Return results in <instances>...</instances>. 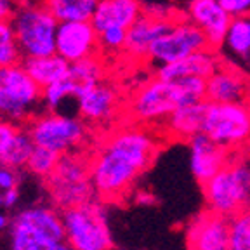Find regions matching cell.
<instances>
[{
    "mask_svg": "<svg viewBox=\"0 0 250 250\" xmlns=\"http://www.w3.org/2000/svg\"><path fill=\"white\" fill-rule=\"evenodd\" d=\"M158 129L130 122L106 134L90 156V177L96 196L103 202H118L129 195L162 149Z\"/></svg>",
    "mask_w": 250,
    "mask_h": 250,
    "instance_id": "cell-1",
    "label": "cell"
},
{
    "mask_svg": "<svg viewBox=\"0 0 250 250\" xmlns=\"http://www.w3.org/2000/svg\"><path fill=\"white\" fill-rule=\"evenodd\" d=\"M9 21L23 59L56 54V33L59 21L43 5V2L21 0Z\"/></svg>",
    "mask_w": 250,
    "mask_h": 250,
    "instance_id": "cell-2",
    "label": "cell"
},
{
    "mask_svg": "<svg viewBox=\"0 0 250 250\" xmlns=\"http://www.w3.org/2000/svg\"><path fill=\"white\" fill-rule=\"evenodd\" d=\"M45 184L52 203L61 212L96 198L90 158L82 149L62 153L54 170L45 177Z\"/></svg>",
    "mask_w": 250,
    "mask_h": 250,
    "instance_id": "cell-3",
    "label": "cell"
},
{
    "mask_svg": "<svg viewBox=\"0 0 250 250\" xmlns=\"http://www.w3.org/2000/svg\"><path fill=\"white\" fill-rule=\"evenodd\" d=\"M207 208L226 217L247 210L250 203V162L233 155L217 174L202 184Z\"/></svg>",
    "mask_w": 250,
    "mask_h": 250,
    "instance_id": "cell-4",
    "label": "cell"
},
{
    "mask_svg": "<svg viewBox=\"0 0 250 250\" xmlns=\"http://www.w3.org/2000/svg\"><path fill=\"white\" fill-rule=\"evenodd\" d=\"M11 250H58L64 240L62 214L47 205L20 210L9 224Z\"/></svg>",
    "mask_w": 250,
    "mask_h": 250,
    "instance_id": "cell-5",
    "label": "cell"
},
{
    "mask_svg": "<svg viewBox=\"0 0 250 250\" xmlns=\"http://www.w3.org/2000/svg\"><path fill=\"white\" fill-rule=\"evenodd\" d=\"M42 87L31 78L23 61L0 66V118L26 125L43 111Z\"/></svg>",
    "mask_w": 250,
    "mask_h": 250,
    "instance_id": "cell-6",
    "label": "cell"
},
{
    "mask_svg": "<svg viewBox=\"0 0 250 250\" xmlns=\"http://www.w3.org/2000/svg\"><path fill=\"white\" fill-rule=\"evenodd\" d=\"M64 240L73 250H111L108 208L98 196L89 202L62 210Z\"/></svg>",
    "mask_w": 250,
    "mask_h": 250,
    "instance_id": "cell-7",
    "label": "cell"
},
{
    "mask_svg": "<svg viewBox=\"0 0 250 250\" xmlns=\"http://www.w3.org/2000/svg\"><path fill=\"white\" fill-rule=\"evenodd\" d=\"M183 106L179 83L153 77L139 83L125 101V113L134 124L162 129L170 113Z\"/></svg>",
    "mask_w": 250,
    "mask_h": 250,
    "instance_id": "cell-8",
    "label": "cell"
},
{
    "mask_svg": "<svg viewBox=\"0 0 250 250\" xmlns=\"http://www.w3.org/2000/svg\"><path fill=\"white\" fill-rule=\"evenodd\" d=\"M28 134L37 146L54 149L58 153L82 149L89 139V125L80 117L54 111H40L26 125Z\"/></svg>",
    "mask_w": 250,
    "mask_h": 250,
    "instance_id": "cell-9",
    "label": "cell"
},
{
    "mask_svg": "<svg viewBox=\"0 0 250 250\" xmlns=\"http://www.w3.org/2000/svg\"><path fill=\"white\" fill-rule=\"evenodd\" d=\"M203 134L231 151L245 148L250 143V106L207 101Z\"/></svg>",
    "mask_w": 250,
    "mask_h": 250,
    "instance_id": "cell-10",
    "label": "cell"
},
{
    "mask_svg": "<svg viewBox=\"0 0 250 250\" xmlns=\"http://www.w3.org/2000/svg\"><path fill=\"white\" fill-rule=\"evenodd\" d=\"M208 49V40L195 23L188 20H176L170 30L151 45L146 61L153 66L179 61L193 52Z\"/></svg>",
    "mask_w": 250,
    "mask_h": 250,
    "instance_id": "cell-11",
    "label": "cell"
},
{
    "mask_svg": "<svg viewBox=\"0 0 250 250\" xmlns=\"http://www.w3.org/2000/svg\"><path fill=\"white\" fill-rule=\"evenodd\" d=\"M125 109L122 94L115 83L103 78L83 90L77 99V115L89 127H108Z\"/></svg>",
    "mask_w": 250,
    "mask_h": 250,
    "instance_id": "cell-12",
    "label": "cell"
},
{
    "mask_svg": "<svg viewBox=\"0 0 250 250\" xmlns=\"http://www.w3.org/2000/svg\"><path fill=\"white\" fill-rule=\"evenodd\" d=\"M56 54L68 62L101 54L99 37L90 21H62L56 33Z\"/></svg>",
    "mask_w": 250,
    "mask_h": 250,
    "instance_id": "cell-13",
    "label": "cell"
},
{
    "mask_svg": "<svg viewBox=\"0 0 250 250\" xmlns=\"http://www.w3.org/2000/svg\"><path fill=\"white\" fill-rule=\"evenodd\" d=\"M177 18L168 14V11H145L127 30L125 52L132 59H146L151 45L165 35Z\"/></svg>",
    "mask_w": 250,
    "mask_h": 250,
    "instance_id": "cell-14",
    "label": "cell"
},
{
    "mask_svg": "<svg viewBox=\"0 0 250 250\" xmlns=\"http://www.w3.org/2000/svg\"><path fill=\"white\" fill-rule=\"evenodd\" d=\"M186 245L188 250H229V217L203 210L188 228Z\"/></svg>",
    "mask_w": 250,
    "mask_h": 250,
    "instance_id": "cell-15",
    "label": "cell"
},
{
    "mask_svg": "<svg viewBox=\"0 0 250 250\" xmlns=\"http://www.w3.org/2000/svg\"><path fill=\"white\" fill-rule=\"evenodd\" d=\"M188 148H189V168L193 177L200 184L217 174L234 155V151L221 146L203 132L196 134L188 141Z\"/></svg>",
    "mask_w": 250,
    "mask_h": 250,
    "instance_id": "cell-16",
    "label": "cell"
},
{
    "mask_svg": "<svg viewBox=\"0 0 250 250\" xmlns=\"http://www.w3.org/2000/svg\"><path fill=\"white\" fill-rule=\"evenodd\" d=\"M215 51L221 64L250 75V16L231 20L226 35Z\"/></svg>",
    "mask_w": 250,
    "mask_h": 250,
    "instance_id": "cell-17",
    "label": "cell"
},
{
    "mask_svg": "<svg viewBox=\"0 0 250 250\" xmlns=\"http://www.w3.org/2000/svg\"><path fill=\"white\" fill-rule=\"evenodd\" d=\"M186 18L203 31L210 49H217L221 45L233 20L217 0H189Z\"/></svg>",
    "mask_w": 250,
    "mask_h": 250,
    "instance_id": "cell-18",
    "label": "cell"
},
{
    "mask_svg": "<svg viewBox=\"0 0 250 250\" xmlns=\"http://www.w3.org/2000/svg\"><path fill=\"white\" fill-rule=\"evenodd\" d=\"M221 66V58H219L215 49H203V51L193 52L188 58L179 59V61L167 62L155 68V77L162 80H179L186 77H200L207 80L217 68Z\"/></svg>",
    "mask_w": 250,
    "mask_h": 250,
    "instance_id": "cell-19",
    "label": "cell"
},
{
    "mask_svg": "<svg viewBox=\"0 0 250 250\" xmlns=\"http://www.w3.org/2000/svg\"><path fill=\"white\" fill-rule=\"evenodd\" d=\"M249 96L247 75L221 64L207 78V101L210 103H245Z\"/></svg>",
    "mask_w": 250,
    "mask_h": 250,
    "instance_id": "cell-20",
    "label": "cell"
},
{
    "mask_svg": "<svg viewBox=\"0 0 250 250\" xmlns=\"http://www.w3.org/2000/svg\"><path fill=\"white\" fill-rule=\"evenodd\" d=\"M145 12L141 0H99L98 7L94 11L90 23L98 33L108 28H124L129 26Z\"/></svg>",
    "mask_w": 250,
    "mask_h": 250,
    "instance_id": "cell-21",
    "label": "cell"
},
{
    "mask_svg": "<svg viewBox=\"0 0 250 250\" xmlns=\"http://www.w3.org/2000/svg\"><path fill=\"white\" fill-rule=\"evenodd\" d=\"M205 109H207V101L179 106L165 120L160 132H164V136L168 139L186 141L188 143L193 136L203 132Z\"/></svg>",
    "mask_w": 250,
    "mask_h": 250,
    "instance_id": "cell-22",
    "label": "cell"
},
{
    "mask_svg": "<svg viewBox=\"0 0 250 250\" xmlns=\"http://www.w3.org/2000/svg\"><path fill=\"white\" fill-rule=\"evenodd\" d=\"M23 64L28 73L31 75V78H33L42 89H45V87H49L51 83L58 82V80L66 77L68 68H70V62L58 54L23 59Z\"/></svg>",
    "mask_w": 250,
    "mask_h": 250,
    "instance_id": "cell-23",
    "label": "cell"
},
{
    "mask_svg": "<svg viewBox=\"0 0 250 250\" xmlns=\"http://www.w3.org/2000/svg\"><path fill=\"white\" fill-rule=\"evenodd\" d=\"M104 77H106V64L99 54L92 56V58L82 59V61L71 62L66 73V78L70 80V83L75 89V94H77V99L83 90L89 89L94 83L101 82Z\"/></svg>",
    "mask_w": 250,
    "mask_h": 250,
    "instance_id": "cell-24",
    "label": "cell"
},
{
    "mask_svg": "<svg viewBox=\"0 0 250 250\" xmlns=\"http://www.w3.org/2000/svg\"><path fill=\"white\" fill-rule=\"evenodd\" d=\"M59 23L62 21H90L99 0H42Z\"/></svg>",
    "mask_w": 250,
    "mask_h": 250,
    "instance_id": "cell-25",
    "label": "cell"
},
{
    "mask_svg": "<svg viewBox=\"0 0 250 250\" xmlns=\"http://www.w3.org/2000/svg\"><path fill=\"white\" fill-rule=\"evenodd\" d=\"M33 148H35V143H33L31 136L28 134L26 127L21 125L20 129H18V132H16L14 139L11 141L7 151L2 156V162H0V164L9 165V167L20 170V168L26 167V162H28V158H30Z\"/></svg>",
    "mask_w": 250,
    "mask_h": 250,
    "instance_id": "cell-26",
    "label": "cell"
},
{
    "mask_svg": "<svg viewBox=\"0 0 250 250\" xmlns=\"http://www.w3.org/2000/svg\"><path fill=\"white\" fill-rule=\"evenodd\" d=\"M61 153L54 151V149H49V148H43V146H37L33 148L31 151L30 158L26 162V168L37 177H43L45 179L54 167L58 165V160Z\"/></svg>",
    "mask_w": 250,
    "mask_h": 250,
    "instance_id": "cell-27",
    "label": "cell"
},
{
    "mask_svg": "<svg viewBox=\"0 0 250 250\" xmlns=\"http://www.w3.org/2000/svg\"><path fill=\"white\" fill-rule=\"evenodd\" d=\"M229 250H250V210L229 217Z\"/></svg>",
    "mask_w": 250,
    "mask_h": 250,
    "instance_id": "cell-28",
    "label": "cell"
},
{
    "mask_svg": "<svg viewBox=\"0 0 250 250\" xmlns=\"http://www.w3.org/2000/svg\"><path fill=\"white\" fill-rule=\"evenodd\" d=\"M23 61L16 42L14 30L9 20H0V66H7Z\"/></svg>",
    "mask_w": 250,
    "mask_h": 250,
    "instance_id": "cell-29",
    "label": "cell"
},
{
    "mask_svg": "<svg viewBox=\"0 0 250 250\" xmlns=\"http://www.w3.org/2000/svg\"><path fill=\"white\" fill-rule=\"evenodd\" d=\"M99 37V52L103 56H118L125 52L127 42V30L124 28H108L98 33Z\"/></svg>",
    "mask_w": 250,
    "mask_h": 250,
    "instance_id": "cell-30",
    "label": "cell"
},
{
    "mask_svg": "<svg viewBox=\"0 0 250 250\" xmlns=\"http://www.w3.org/2000/svg\"><path fill=\"white\" fill-rule=\"evenodd\" d=\"M21 125H16L12 122H7L4 118H0V162H2V156L7 151L11 141L14 139L16 132L20 129Z\"/></svg>",
    "mask_w": 250,
    "mask_h": 250,
    "instance_id": "cell-31",
    "label": "cell"
},
{
    "mask_svg": "<svg viewBox=\"0 0 250 250\" xmlns=\"http://www.w3.org/2000/svg\"><path fill=\"white\" fill-rule=\"evenodd\" d=\"M18 184H20L18 168L0 164V191H5V189H11V188H18Z\"/></svg>",
    "mask_w": 250,
    "mask_h": 250,
    "instance_id": "cell-32",
    "label": "cell"
},
{
    "mask_svg": "<svg viewBox=\"0 0 250 250\" xmlns=\"http://www.w3.org/2000/svg\"><path fill=\"white\" fill-rule=\"evenodd\" d=\"M223 5L231 18H240V16H250V0H217Z\"/></svg>",
    "mask_w": 250,
    "mask_h": 250,
    "instance_id": "cell-33",
    "label": "cell"
},
{
    "mask_svg": "<svg viewBox=\"0 0 250 250\" xmlns=\"http://www.w3.org/2000/svg\"><path fill=\"white\" fill-rule=\"evenodd\" d=\"M20 200V189L18 188H11L2 191V202H4V208H14L16 203Z\"/></svg>",
    "mask_w": 250,
    "mask_h": 250,
    "instance_id": "cell-34",
    "label": "cell"
},
{
    "mask_svg": "<svg viewBox=\"0 0 250 250\" xmlns=\"http://www.w3.org/2000/svg\"><path fill=\"white\" fill-rule=\"evenodd\" d=\"M18 2L21 0H0V20H11Z\"/></svg>",
    "mask_w": 250,
    "mask_h": 250,
    "instance_id": "cell-35",
    "label": "cell"
},
{
    "mask_svg": "<svg viewBox=\"0 0 250 250\" xmlns=\"http://www.w3.org/2000/svg\"><path fill=\"white\" fill-rule=\"evenodd\" d=\"M9 224H11V219L7 217V214H4V212H0V233L7 229Z\"/></svg>",
    "mask_w": 250,
    "mask_h": 250,
    "instance_id": "cell-36",
    "label": "cell"
},
{
    "mask_svg": "<svg viewBox=\"0 0 250 250\" xmlns=\"http://www.w3.org/2000/svg\"><path fill=\"white\" fill-rule=\"evenodd\" d=\"M247 160L250 162V143L247 145Z\"/></svg>",
    "mask_w": 250,
    "mask_h": 250,
    "instance_id": "cell-37",
    "label": "cell"
},
{
    "mask_svg": "<svg viewBox=\"0 0 250 250\" xmlns=\"http://www.w3.org/2000/svg\"><path fill=\"white\" fill-rule=\"evenodd\" d=\"M0 208H4V202H2V191H0Z\"/></svg>",
    "mask_w": 250,
    "mask_h": 250,
    "instance_id": "cell-38",
    "label": "cell"
},
{
    "mask_svg": "<svg viewBox=\"0 0 250 250\" xmlns=\"http://www.w3.org/2000/svg\"><path fill=\"white\" fill-rule=\"evenodd\" d=\"M249 210H250V203H249Z\"/></svg>",
    "mask_w": 250,
    "mask_h": 250,
    "instance_id": "cell-39",
    "label": "cell"
}]
</instances>
